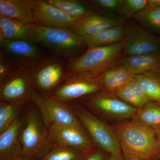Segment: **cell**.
<instances>
[{"mask_svg": "<svg viewBox=\"0 0 160 160\" xmlns=\"http://www.w3.org/2000/svg\"><path fill=\"white\" fill-rule=\"evenodd\" d=\"M126 38L119 42L102 47H92L81 56L72 60L67 66L70 73L94 72L116 59L125 48Z\"/></svg>", "mask_w": 160, "mask_h": 160, "instance_id": "3957f363", "label": "cell"}, {"mask_svg": "<svg viewBox=\"0 0 160 160\" xmlns=\"http://www.w3.org/2000/svg\"><path fill=\"white\" fill-rule=\"evenodd\" d=\"M158 74L160 75V69L158 70Z\"/></svg>", "mask_w": 160, "mask_h": 160, "instance_id": "f35d334b", "label": "cell"}, {"mask_svg": "<svg viewBox=\"0 0 160 160\" xmlns=\"http://www.w3.org/2000/svg\"><path fill=\"white\" fill-rule=\"evenodd\" d=\"M27 160L23 158H21L17 159H15V160Z\"/></svg>", "mask_w": 160, "mask_h": 160, "instance_id": "74e56055", "label": "cell"}, {"mask_svg": "<svg viewBox=\"0 0 160 160\" xmlns=\"http://www.w3.org/2000/svg\"><path fill=\"white\" fill-rule=\"evenodd\" d=\"M134 79L152 101L160 102V76L155 71L136 75Z\"/></svg>", "mask_w": 160, "mask_h": 160, "instance_id": "603a6c76", "label": "cell"}, {"mask_svg": "<svg viewBox=\"0 0 160 160\" xmlns=\"http://www.w3.org/2000/svg\"><path fill=\"white\" fill-rule=\"evenodd\" d=\"M107 160H123L122 158L118 157L115 156L111 155Z\"/></svg>", "mask_w": 160, "mask_h": 160, "instance_id": "d590c367", "label": "cell"}, {"mask_svg": "<svg viewBox=\"0 0 160 160\" xmlns=\"http://www.w3.org/2000/svg\"><path fill=\"white\" fill-rule=\"evenodd\" d=\"M149 6L160 7V0H149Z\"/></svg>", "mask_w": 160, "mask_h": 160, "instance_id": "836d02e7", "label": "cell"}, {"mask_svg": "<svg viewBox=\"0 0 160 160\" xmlns=\"http://www.w3.org/2000/svg\"><path fill=\"white\" fill-rule=\"evenodd\" d=\"M156 136L160 145V127L155 129Z\"/></svg>", "mask_w": 160, "mask_h": 160, "instance_id": "e575fe53", "label": "cell"}, {"mask_svg": "<svg viewBox=\"0 0 160 160\" xmlns=\"http://www.w3.org/2000/svg\"><path fill=\"white\" fill-rule=\"evenodd\" d=\"M123 160H138L137 159L131 157H129L125 156V159Z\"/></svg>", "mask_w": 160, "mask_h": 160, "instance_id": "8d00e7d4", "label": "cell"}, {"mask_svg": "<svg viewBox=\"0 0 160 160\" xmlns=\"http://www.w3.org/2000/svg\"><path fill=\"white\" fill-rule=\"evenodd\" d=\"M22 120L19 117L2 133L0 134V160H14L22 158L20 142V130Z\"/></svg>", "mask_w": 160, "mask_h": 160, "instance_id": "5bb4252c", "label": "cell"}, {"mask_svg": "<svg viewBox=\"0 0 160 160\" xmlns=\"http://www.w3.org/2000/svg\"><path fill=\"white\" fill-rule=\"evenodd\" d=\"M0 39L26 40L39 43L34 24L2 16H0Z\"/></svg>", "mask_w": 160, "mask_h": 160, "instance_id": "7c38bea8", "label": "cell"}, {"mask_svg": "<svg viewBox=\"0 0 160 160\" xmlns=\"http://www.w3.org/2000/svg\"><path fill=\"white\" fill-rule=\"evenodd\" d=\"M116 93L119 97L129 105L136 108L141 109L142 108L138 100L135 96L127 84L118 89L116 91Z\"/></svg>", "mask_w": 160, "mask_h": 160, "instance_id": "f1b7e54d", "label": "cell"}, {"mask_svg": "<svg viewBox=\"0 0 160 160\" xmlns=\"http://www.w3.org/2000/svg\"><path fill=\"white\" fill-rule=\"evenodd\" d=\"M33 24L39 44H43L57 54L69 57L84 44L82 37L69 29Z\"/></svg>", "mask_w": 160, "mask_h": 160, "instance_id": "5b68a950", "label": "cell"}, {"mask_svg": "<svg viewBox=\"0 0 160 160\" xmlns=\"http://www.w3.org/2000/svg\"><path fill=\"white\" fill-rule=\"evenodd\" d=\"M116 132L124 156L153 160L160 155V145L154 128L138 120L118 126Z\"/></svg>", "mask_w": 160, "mask_h": 160, "instance_id": "6da1fadb", "label": "cell"}, {"mask_svg": "<svg viewBox=\"0 0 160 160\" xmlns=\"http://www.w3.org/2000/svg\"><path fill=\"white\" fill-rule=\"evenodd\" d=\"M31 77L24 69L15 72L1 84V102L25 101L32 95Z\"/></svg>", "mask_w": 160, "mask_h": 160, "instance_id": "9c48e42d", "label": "cell"}, {"mask_svg": "<svg viewBox=\"0 0 160 160\" xmlns=\"http://www.w3.org/2000/svg\"><path fill=\"white\" fill-rule=\"evenodd\" d=\"M124 1L122 0H96L93 2L101 8L108 11L117 10L120 12Z\"/></svg>", "mask_w": 160, "mask_h": 160, "instance_id": "4dcf8cb0", "label": "cell"}, {"mask_svg": "<svg viewBox=\"0 0 160 160\" xmlns=\"http://www.w3.org/2000/svg\"><path fill=\"white\" fill-rule=\"evenodd\" d=\"M100 89L98 83L84 79H69L55 89L53 97L62 102H69L86 95L95 93Z\"/></svg>", "mask_w": 160, "mask_h": 160, "instance_id": "4fadbf2b", "label": "cell"}, {"mask_svg": "<svg viewBox=\"0 0 160 160\" xmlns=\"http://www.w3.org/2000/svg\"><path fill=\"white\" fill-rule=\"evenodd\" d=\"M131 30L123 25L114 26L96 35L82 38L84 44L89 48L109 46L122 41Z\"/></svg>", "mask_w": 160, "mask_h": 160, "instance_id": "ac0fdd59", "label": "cell"}, {"mask_svg": "<svg viewBox=\"0 0 160 160\" xmlns=\"http://www.w3.org/2000/svg\"><path fill=\"white\" fill-rule=\"evenodd\" d=\"M49 129L52 142L57 146L69 147L84 153L91 150L93 146L80 123L54 125Z\"/></svg>", "mask_w": 160, "mask_h": 160, "instance_id": "52a82bcc", "label": "cell"}, {"mask_svg": "<svg viewBox=\"0 0 160 160\" xmlns=\"http://www.w3.org/2000/svg\"><path fill=\"white\" fill-rule=\"evenodd\" d=\"M0 16L33 24L31 0H0Z\"/></svg>", "mask_w": 160, "mask_h": 160, "instance_id": "e0dca14e", "label": "cell"}, {"mask_svg": "<svg viewBox=\"0 0 160 160\" xmlns=\"http://www.w3.org/2000/svg\"><path fill=\"white\" fill-rule=\"evenodd\" d=\"M137 113L141 122L155 129L160 127V102L151 101Z\"/></svg>", "mask_w": 160, "mask_h": 160, "instance_id": "d4e9b609", "label": "cell"}, {"mask_svg": "<svg viewBox=\"0 0 160 160\" xmlns=\"http://www.w3.org/2000/svg\"><path fill=\"white\" fill-rule=\"evenodd\" d=\"M127 85L137 99L138 100L142 108L147 103L152 101L140 87L134 78L131 80Z\"/></svg>", "mask_w": 160, "mask_h": 160, "instance_id": "f546056e", "label": "cell"}, {"mask_svg": "<svg viewBox=\"0 0 160 160\" xmlns=\"http://www.w3.org/2000/svg\"><path fill=\"white\" fill-rule=\"evenodd\" d=\"M1 47L15 57L35 59L39 56V51L34 43L22 40L0 39Z\"/></svg>", "mask_w": 160, "mask_h": 160, "instance_id": "ffe728a7", "label": "cell"}, {"mask_svg": "<svg viewBox=\"0 0 160 160\" xmlns=\"http://www.w3.org/2000/svg\"><path fill=\"white\" fill-rule=\"evenodd\" d=\"M33 24L38 26L69 29L77 20L72 18L46 1L32 0Z\"/></svg>", "mask_w": 160, "mask_h": 160, "instance_id": "ba28073f", "label": "cell"}, {"mask_svg": "<svg viewBox=\"0 0 160 160\" xmlns=\"http://www.w3.org/2000/svg\"><path fill=\"white\" fill-rule=\"evenodd\" d=\"M136 75L126 69L120 67L106 72L102 79V84L106 89L116 91L134 78Z\"/></svg>", "mask_w": 160, "mask_h": 160, "instance_id": "44dd1931", "label": "cell"}, {"mask_svg": "<svg viewBox=\"0 0 160 160\" xmlns=\"http://www.w3.org/2000/svg\"><path fill=\"white\" fill-rule=\"evenodd\" d=\"M73 110L92 139L99 146L111 155L122 158L119 142L106 124L84 109Z\"/></svg>", "mask_w": 160, "mask_h": 160, "instance_id": "8992f818", "label": "cell"}, {"mask_svg": "<svg viewBox=\"0 0 160 160\" xmlns=\"http://www.w3.org/2000/svg\"><path fill=\"white\" fill-rule=\"evenodd\" d=\"M64 69L62 64L55 60H47L35 69L33 81L38 89L48 91L54 89L62 79Z\"/></svg>", "mask_w": 160, "mask_h": 160, "instance_id": "8fae6325", "label": "cell"}, {"mask_svg": "<svg viewBox=\"0 0 160 160\" xmlns=\"http://www.w3.org/2000/svg\"><path fill=\"white\" fill-rule=\"evenodd\" d=\"M134 17L144 26L160 31V7L149 6Z\"/></svg>", "mask_w": 160, "mask_h": 160, "instance_id": "484cf974", "label": "cell"}, {"mask_svg": "<svg viewBox=\"0 0 160 160\" xmlns=\"http://www.w3.org/2000/svg\"><path fill=\"white\" fill-rule=\"evenodd\" d=\"M47 2L57 7L74 19L79 21L93 14L90 9L73 0H47Z\"/></svg>", "mask_w": 160, "mask_h": 160, "instance_id": "cb8c5ba5", "label": "cell"}, {"mask_svg": "<svg viewBox=\"0 0 160 160\" xmlns=\"http://www.w3.org/2000/svg\"><path fill=\"white\" fill-rule=\"evenodd\" d=\"M25 101L1 102L0 103V134L8 129L20 117Z\"/></svg>", "mask_w": 160, "mask_h": 160, "instance_id": "7402d4cb", "label": "cell"}, {"mask_svg": "<svg viewBox=\"0 0 160 160\" xmlns=\"http://www.w3.org/2000/svg\"><path fill=\"white\" fill-rule=\"evenodd\" d=\"M0 57V81L1 84L12 73V69L9 62L1 52Z\"/></svg>", "mask_w": 160, "mask_h": 160, "instance_id": "1f68e13d", "label": "cell"}, {"mask_svg": "<svg viewBox=\"0 0 160 160\" xmlns=\"http://www.w3.org/2000/svg\"><path fill=\"white\" fill-rule=\"evenodd\" d=\"M84 153L69 147L57 146L40 160H82Z\"/></svg>", "mask_w": 160, "mask_h": 160, "instance_id": "4316f807", "label": "cell"}, {"mask_svg": "<svg viewBox=\"0 0 160 160\" xmlns=\"http://www.w3.org/2000/svg\"><path fill=\"white\" fill-rule=\"evenodd\" d=\"M85 160H104V154L100 152H95L89 155Z\"/></svg>", "mask_w": 160, "mask_h": 160, "instance_id": "d6a6232c", "label": "cell"}, {"mask_svg": "<svg viewBox=\"0 0 160 160\" xmlns=\"http://www.w3.org/2000/svg\"><path fill=\"white\" fill-rule=\"evenodd\" d=\"M122 21L94 13L77 21L69 30L82 37L96 35L114 26L122 25Z\"/></svg>", "mask_w": 160, "mask_h": 160, "instance_id": "9a60e30c", "label": "cell"}, {"mask_svg": "<svg viewBox=\"0 0 160 160\" xmlns=\"http://www.w3.org/2000/svg\"><path fill=\"white\" fill-rule=\"evenodd\" d=\"M89 103L100 111L116 117L128 118L134 116L138 112L135 107L114 98L97 97L91 99Z\"/></svg>", "mask_w": 160, "mask_h": 160, "instance_id": "2e32d148", "label": "cell"}, {"mask_svg": "<svg viewBox=\"0 0 160 160\" xmlns=\"http://www.w3.org/2000/svg\"><path fill=\"white\" fill-rule=\"evenodd\" d=\"M47 128L39 113L29 110L20 132L23 158L40 160L51 150L52 142Z\"/></svg>", "mask_w": 160, "mask_h": 160, "instance_id": "7a4b0ae2", "label": "cell"}, {"mask_svg": "<svg viewBox=\"0 0 160 160\" xmlns=\"http://www.w3.org/2000/svg\"><path fill=\"white\" fill-rule=\"evenodd\" d=\"M122 64L135 75L158 71L160 69V53L127 56L123 58Z\"/></svg>", "mask_w": 160, "mask_h": 160, "instance_id": "d6986e66", "label": "cell"}, {"mask_svg": "<svg viewBox=\"0 0 160 160\" xmlns=\"http://www.w3.org/2000/svg\"><path fill=\"white\" fill-rule=\"evenodd\" d=\"M149 6V0H125L120 13L126 17H134Z\"/></svg>", "mask_w": 160, "mask_h": 160, "instance_id": "83f0119b", "label": "cell"}, {"mask_svg": "<svg viewBox=\"0 0 160 160\" xmlns=\"http://www.w3.org/2000/svg\"><path fill=\"white\" fill-rule=\"evenodd\" d=\"M160 51V38L142 29H136L126 38L123 52L127 56H136L157 53Z\"/></svg>", "mask_w": 160, "mask_h": 160, "instance_id": "30bf717a", "label": "cell"}, {"mask_svg": "<svg viewBox=\"0 0 160 160\" xmlns=\"http://www.w3.org/2000/svg\"><path fill=\"white\" fill-rule=\"evenodd\" d=\"M31 97L47 128L54 125L80 123L73 109L64 102L34 90Z\"/></svg>", "mask_w": 160, "mask_h": 160, "instance_id": "277c9868", "label": "cell"}]
</instances>
